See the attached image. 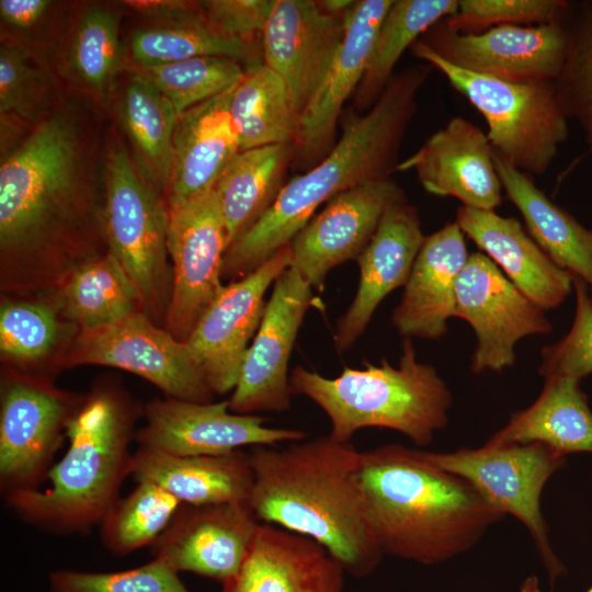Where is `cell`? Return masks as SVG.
Segmentation results:
<instances>
[{"instance_id": "cell-8", "label": "cell", "mask_w": 592, "mask_h": 592, "mask_svg": "<svg viewBox=\"0 0 592 592\" xmlns=\"http://www.w3.org/2000/svg\"><path fill=\"white\" fill-rule=\"evenodd\" d=\"M412 54L436 68L485 117L494 152L527 174H544L569 135L555 80H506L460 69L421 39Z\"/></svg>"}, {"instance_id": "cell-10", "label": "cell", "mask_w": 592, "mask_h": 592, "mask_svg": "<svg viewBox=\"0 0 592 592\" xmlns=\"http://www.w3.org/2000/svg\"><path fill=\"white\" fill-rule=\"evenodd\" d=\"M82 396L47 377L5 371L0 392V489L3 496L37 489L52 468Z\"/></svg>"}, {"instance_id": "cell-9", "label": "cell", "mask_w": 592, "mask_h": 592, "mask_svg": "<svg viewBox=\"0 0 592 592\" xmlns=\"http://www.w3.org/2000/svg\"><path fill=\"white\" fill-rule=\"evenodd\" d=\"M426 454L443 469L468 481L497 511L523 523L551 581L565 572L548 539L540 496L548 479L565 466L566 456L539 442H486L478 448Z\"/></svg>"}, {"instance_id": "cell-19", "label": "cell", "mask_w": 592, "mask_h": 592, "mask_svg": "<svg viewBox=\"0 0 592 592\" xmlns=\"http://www.w3.org/2000/svg\"><path fill=\"white\" fill-rule=\"evenodd\" d=\"M407 200L392 178L366 182L331 198L291 241V267L320 288L335 266L356 260L386 209Z\"/></svg>"}, {"instance_id": "cell-21", "label": "cell", "mask_w": 592, "mask_h": 592, "mask_svg": "<svg viewBox=\"0 0 592 592\" xmlns=\"http://www.w3.org/2000/svg\"><path fill=\"white\" fill-rule=\"evenodd\" d=\"M409 170L428 193L455 197L465 207L494 210L502 203L494 150L487 133L465 117H452L399 162L397 171Z\"/></svg>"}, {"instance_id": "cell-27", "label": "cell", "mask_w": 592, "mask_h": 592, "mask_svg": "<svg viewBox=\"0 0 592 592\" xmlns=\"http://www.w3.org/2000/svg\"><path fill=\"white\" fill-rule=\"evenodd\" d=\"M455 221L534 304L549 310L573 289V275L559 267L514 217L460 206Z\"/></svg>"}, {"instance_id": "cell-32", "label": "cell", "mask_w": 592, "mask_h": 592, "mask_svg": "<svg viewBox=\"0 0 592 592\" xmlns=\"http://www.w3.org/2000/svg\"><path fill=\"white\" fill-rule=\"evenodd\" d=\"M294 144L239 151L215 186L224 217L228 248L270 209L286 184Z\"/></svg>"}, {"instance_id": "cell-36", "label": "cell", "mask_w": 592, "mask_h": 592, "mask_svg": "<svg viewBox=\"0 0 592 592\" xmlns=\"http://www.w3.org/2000/svg\"><path fill=\"white\" fill-rule=\"evenodd\" d=\"M457 8L458 0H394L354 93V110L368 111L395 75L394 68L405 50L435 24L452 16Z\"/></svg>"}, {"instance_id": "cell-22", "label": "cell", "mask_w": 592, "mask_h": 592, "mask_svg": "<svg viewBox=\"0 0 592 592\" xmlns=\"http://www.w3.org/2000/svg\"><path fill=\"white\" fill-rule=\"evenodd\" d=\"M348 16L325 12L318 1H274L261 33L263 64L285 81L300 113L343 39Z\"/></svg>"}, {"instance_id": "cell-15", "label": "cell", "mask_w": 592, "mask_h": 592, "mask_svg": "<svg viewBox=\"0 0 592 592\" xmlns=\"http://www.w3.org/2000/svg\"><path fill=\"white\" fill-rule=\"evenodd\" d=\"M311 285L293 267L274 282L259 329L247 351L229 410L238 414L291 409L288 361L311 299Z\"/></svg>"}, {"instance_id": "cell-25", "label": "cell", "mask_w": 592, "mask_h": 592, "mask_svg": "<svg viewBox=\"0 0 592 592\" xmlns=\"http://www.w3.org/2000/svg\"><path fill=\"white\" fill-rule=\"evenodd\" d=\"M344 572L312 539L261 523L241 569L220 592H342Z\"/></svg>"}, {"instance_id": "cell-34", "label": "cell", "mask_w": 592, "mask_h": 592, "mask_svg": "<svg viewBox=\"0 0 592 592\" xmlns=\"http://www.w3.org/2000/svg\"><path fill=\"white\" fill-rule=\"evenodd\" d=\"M229 112L240 151L295 143L300 112L285 81L264 64L246 68L232 89Z\"/></svg>"}, {"instance_id": "cell-39", "label": "cell", "mask_w": 592, "mask_h": 592, "mask_svg": "<svg viewBox=\"0 0 592 592\" xmlns=\"http://www.w3.org/2000/svg\"><path fill=\"white\" fill-rule=\"evenodd\" d=\"M122 59L118 14L101 4L86 9L77 20L68 50L76 79L102 99L112 90Z\"/></svg>"}, {"instance_id": "cell-2", "label": "cell", "mask_w": 592, "mask_h": 592, "mask_svg": "<svg viewBox=\"0 0 592 592\" xmlns=\"http://www.w3.org/2000/svg\"><path fill=\"white\" fill-rule=\"evenodd\" d=\"M432 67H408L392 76L375 104L342 116V133L315 167L286 182L264 216L226 251L221 276L240 280L291 243L323 203L353 186L391 178L417 112V98Z\"/></svg>"}, {"instance_id": "cell-28", "label": "cell", "mask_w": 592, "mask_h": 592, "mask_svg": "<svg viewBox=\"0 0 592 592\" xmlns=\"http://www.w3.org/2000/svg\"><path fill=\"white\" fill-rule=\"evenodd\" d=\"M130 475L137 482L158 485L187 505L247 503L254 479L249 453L241 449L182 456L138 446Z\"/></svg>"}, {"instance_id": "cell-6", "label": "cell", "mask_w": 592, "mask_h": 592, "mask_svg": "<svg viewBox=\"0 0 592 592\" xmlns=\"http://www.w3.org/2000/svg\"><path fill=\"white\" fill-rule=\"evenodd\" d=\"M364 365L345 366L334 378L301 366L289 375L292 394L306 396L328 415L333 440L350 442L362 429L382 428L425 446L447 425L452 392L434 366L418 361L411 338L403 339L397 367L386 358Z\"/></svg>"}, {"instance_id": "cell-38", "label": "cell", "mask_w": 592, "mask_h": 592, "mask_svg": "<svg viewBox=\"0 0 592 592\" xmlns=\"http://www.w3.org/2000/svg\"><path fill=\"white\" fill-rule=\"evenodd\" d=\"M182 503L149 481H139L109 510L100 525L104 547L127 555L152 544L167 530Z\"/></svg>"}, {"instance_id": "cell-31", "label": "cell", "mask_w": 592, "mask_h": 592, "mask_svg": "<svg viewBox=\"0 0 592 592\" xmlns=\"http://www.w3.org/2000/svg\"><path fill=\"white\" fill-rule=\"evenodd\" d=\"M163 18L161 24L133 33L129 52L137 67L203 56L228 57L246 68L263 64L261 39L249 41L218 32L206 21L198 2H185Z\"/></svg>"}, {"instance_id": "cell-14", "label": "cell", "mask_w": 592, "mask_h": 592, "mask_svg": "<svg viewBox=\"0 0 592 592\" xmlns=\"http://www.w3.org/2000/svg\"><path fill=\"white\" fill-rule=\"evenodd\" d=\"M291 261L287 244L247 276L224 285L186 340L214 395L228 394L236 387L249 342L264 314V295Z\"/></svg>"}, {"instance_id": "cell-5", "label": "cell", "mask_w": 592, "mask_h": 592, "mask_svg": "<svg viewBox=\"0 0 592 592\" xmlns=\"http://www.w3.org/2000/svg\"><path fill=\"white\" fill-rule=\"evenodd\" d=\"M138 411L118 386L98 385L83 395L67 424L68 448L47 474L49 486L3 496L9 508L55 534H84L100 524L130 475Z\"/></svg>"}, {"instance_id": "cell-17", "label": "cell", "mask_w": 592, "mask_h": 592, "mask_svg": "<svg viewBox=\"0 0 592 592\" xmlns=\"http://www.w3.org/2000/svg\"><path fill=\"white\" fill-rule=\"evenodd\" d=\"M449 64L506 80H556L566 56V24L498 25L459 32L444 21L421 38Z\"/></svg>"}, {"instance_id": "cell-29", "label": "cell", "mask_w": 592, "mask_h": 592, "mask_svg": "<svg viewBox=\"0 0 592 592\" xmlns=\"http://www.w3.org/2000/svg\"><path fill=\"white\" fill-rule=\"evenodd\" d=\"M494 162L503 191L523 216L530 236L559 267L583 280L592 297L591 229L496 152Z\"/></svg>"}, {"instance_id": "cell-1", "label": "cell", "mask_w": 592, "mask_h": 592, "mask_svg": "<svg viewBox=\"0 0 592 592\" xmlns=\"http://www.w3.org/2000/svg\"><path fill=\"white\" fill-rule=\"evenodd\" d=\"M75 111L41 118L0 164V277L11 293L53 292L107 251L102 204Z\"/></svg>"}, {"instance_id": "cell-18", "label": "cell", "mask_w": 592, "mask_h": 592, "mask_svg": "<svg viewBox=\"0 0 592 592\" xmlns=\"http://www.w3.org/2000/svg\"><path fill=\"white\" fill-rule=\"evenodd\" d=\"M394 0H360L346 19L343 39L316 91L300 113L292 169L304 173L334 147L348 99L358 88L376 37Z\"/></svg>"}, {"instance_id": "cell-26", "label": "cell", "mask_w": 592, "mask_h": 592, "mask_svg": "<svg viewBox=\"0 0 592 592\" xmlns=\"http://www.w3.org/2000/svg\"><path fill=\"white\" fill-rule=\"evenodd\" d=\"M232 89L179 115L164 192L168 207L213 191L240 151L238 132L229 112Z\"/></svg>"}, {"instance_id": "cell-23", "label": "cell", "mask_w": 592, "mask_h": 592, "mask_svg": "<svg viewBox=\"0 0 592 592\" xmlns=\"http://www.w3.org/2000/svg\"><path fill=\"white\" fill-rule=\"evenodd\" d=\"M425 237L419 212L407 200L386 209L374 236L356 259L358 287L351 305L338 319L333 338L339 353L353 346L382 300L396 288L405 287Z\"/></svg>"}, {"instance_id": "cell-30", "label": "cell", "mask_w": 592, "mask_h": 592, "mask_svg": "<svg viewBox=\"0 0 592 592\" xmlns=\"http://www.w3.org/2000/svg\"><path fill=\"white\" fill-rule=\"evenodd\" d=\"M580 383V379L568 376L545 378L537 399L514 412L506 425L487 442H539L562 456L592 453V411Z\"/></svg>"}, {"instance_id": "cell-3", "label": "cell", "mask_w": 592, "mask_h": 592, "mask_svg": "<svg viewBox=\"0 0 592 592\" xmlns=\"http://www.w3.org/2000/svg\"><path fill=\"white\" fill-rule=\"evenodd\" d=\"M247 504L262 524L321 545L345 572L371 574L384 554L368 526L358 483L361 452L330 435L286 448L253 446Z\"/></svg>"}, {"instance_id": "cell-33", "label": "cell", "mask_w": 592, "mask_h": 592, "mask_svg": "<svg viewBox=\"0 0 592 592\" xmlns=\"http://www.w3.org/2000/svg\"><path fill=\"white\" fill-rule=\"evenodd\" d=\"M50 304L79 331L103 328L143 312L136 285L109 250L68 274L52 292Z\"/></svg>"}, {"instance_id": "cell-48", "label": "cell", "mask_w": 592, "mask_h": 592, "mask_svg": "<svg viewBox=\"0 0 592 592\" xmlns=\"http://www.w3.org/2000/svg\"><path fill=\"white\" fill-rule=\"evenodd\" d=\"M321 9L335 16H348L357 1L352 0H325L318 1Z\"/></svg>"}, {"instance_id": "cell-46", "label": "cell", "mask_w": 592, "mask_h": 592, "mask_svg": "<svg viewBox=\"0 0 592 592\" xmlns=\"http://www.w3.org/2000/svg\"><path fill=\"white\" fill-rule=\"evenodd\" d=\"M275 0H208L198 2L206 21L218 32L249 41L261 33Z\"/></svg>"}, {"instance_id": "cell-37", "label": "cell", "mask_w": 592, "mask_h": 592, "mask_svg": "<svg viewBox=\"0 0 592 592\" xmlns=\"http://www.w3.org/2000/svg\"><path fill=\"white\" fill-rule=\"evenodd\" d=\"M78 332V328L48 301L4 300L1 304L0 351L9 363L38 364L58 348L66 351L69 346L66 341L72 342Z\"/></svg>"}, {"instance_id": "cell-45", "label": "cell", "mask_w": 592, "mask_h": 592, "mask_svg": "<svg viewBox=\"0 0 592 592\" xmlns=\"http://www.w3.org/2000/svg\"><path fill=\"white\" fill-rule=\"evenodd\" d=\"M576 311L569 332L540 351L538 372L545 378L568 376L577 379L592 373V297L585 282L573 276Z\"/></svg>"}, {"instance_id": "cell-50", "label": "cell", "mask_w": 592, "mask_h": 592, "mask_svg": "<svg viewBox=\"0 0 592 592\" xmlns=\"http://www.w3.org/2000/svg\"><path fill=\"white\" fill-rule=\"evenodd\" d=\"M585 592H592V587H591L588 591H585Z\"/></svg>"}, {"instance_id": "cell-16", "label": "cell", "mask_w": 592, "mask_h": 592, "mask_svg": "<svg viewBox=\"0 0 592 592\" xmlns=\"http://www.w3.org/2000/svg\"><path fill=\"white\" fill-rule=\"evenodd\" d=\"M229 411L228 400L155 399L144 409L146 423L135 433V440L140 447L189 456L227 454L243 446H274L306 439V433L296 429L264 425L263 417Z\"/></svg>"}, {"instance_id": "cell-41", "label": "cell", "mask_w": 592, "mask_h": 592, "mask_svg": "<svg viewBox=\"0 0 592 592\" xmlns=\"http://www.w3.org/2000/svg\"><path fill=\"white\" fill-rule=\"evenodd\" d=\"M566 25L567 50L555 82L566 116L579 124L592 150V0L576 2Z\"/></svg>"}, {"instance_id": "cell-49", "label": "cell", "mask_w": 592, "mask_h": 592, "mask_svg": "<svg viewBox=\"0 0 592 592\" xmlns=\"http://www.w3.org/2000/svg\"><path fill=\"white\" fill-rule=\"evenodd\" d=\"M517 592H540L537 578L535 576L527 578Z\"/></svg>"}, {"instance_id": "cell-7", "label": "cell", "mask_w": 592, "mask_h": 592, "mask_svg": "<svg viewBox=\"0 0 592 592\" xmlns=\"http://www.w3.org/2000/svg\"><path fill=\"white\" fill-rule=\"evenodd\" d=\"M102 228L107 250L136 285L143 312L166 320L172 270L168 265L167 201L123 141L109 138L102 168Z\"/></svg>"}, {"instance_id": "cell-13", "label": "cell", "mask_w": 592, "mask_h": 592, "mask_svg": "<svg viewBox=\"0 0 592 592\" xmlns=\"http://www.w3.org/2000/svg\"><path fill=\"white\" fill-rule=\"evenodd\" d=\"M456 317L475 331L477 345L470 368L476 374L513 366L515 344L521 339L553 330L545 310L482 252L469 254L457 278Z\"/></svg>"}, {"instance_id": "cell-42", "label": "cell", "mask_w": 592, "mask_h": 592, "mask_svg": "<svg viewBox=\"0 0 592 592\" xmlns=\"http://www.w3.org/2000/svg\"><path fill=\"white\" fill-rule=\"evenodd\" d=\"M574 4L567 0H458L456 12L443 21L459 32L498 25L566 24Z\"/></svg>"}, {"instance_id": "cell-4", "label": "cell", "mask_w": 592, "mask_h": 592, "mask_svg": "<svg viewBox=\"0 0 592 592\" xmlns=\"http://www.w3.org/2000/svg\"><path fill=\"white\" fill-rule=\"evenodd\" d=\"M358 483L382 553L423 565L467 551L504 516L426 452L397 443L361 452Z\"/></svg>"}, {"instance_id": "cell-44", "label": "cell", "mask_w": 592, "mask_h": 592, "mask_svg": "<svg viewBox=\"0 0 592 592\" xmlns=\"http://www.w3.org/2000/svg\"><path fill=\"white\" fill-rule=\"evenodd\" d=\"M48 96V77L27 50L9 42L0 48L1 117L37 123Z\"/></svg>"}, {"instance_id": "cell-24", "label": "cell", "mask_w": 592, "mask_h": 592, "mask_svg": "<svg viewBox=\"0 0 592 592\" xmlns=\"http://www.w3.org/2000/svg\"><path fill=\"white\" fill-rule=\"evenodd\" d=\"M469 253L454 220L430 236L417 255L391 322L405 338L439 340L456 317V282Z\"/></svg>"}, {"instance_id": "cell-20", "label": "cell", "mask_w": 592, "mask_h": 592, "mask_svg": "<svg viewBox=\"0 0 592 592\" xmlns=\"http://www.w3.org/2000/svg\"><path fill=\"white\" fill-rule=\"evenodd\" d=\"M260 524L247 503L182 504L152 544L153 557L223 584L241 569Z\"/></svg>"}, {"instance_id": "cell-35", "label": "cell", "mask_w": 592, "mask_h": 592, "mask_svg": "<svg viewBox=\"0 0 592 592\" xmlns=\"http://www.w3.org/2000/svg\"><path fill=\"white\" fill-rule=\"evenodd\" d=\"M121 123L136 152L135 160L164 196L173 134L179 114L172 102L138 73L127 82L119 106Z\"/></svg>"}, {"instance_id": "cell-11", "label": "cell", "mask_w": 592, "mask_h": 592, "mask_svg": "<svg viewBox=\"0 0 592 592\" xmlns=\"http://www.w3.org/2000/svg\"><path fill=\"white\" fill-rule=\"evenodd\" d=\"M104 365L138 375L169 398L213 401L214 394L185 342L141 311L113 325L79 331L59 365Z\"/></svg>"}, {"instance_id": "cell-12", "label": "cell", "mask_w": 592, "mask_h": 592, "mask_svg": "<svg viewBox=\"0 0 592 592\" xmlns=\"http://www.w3.org/2000/svg\"><path fill=\"white\" fill-rule=\"evenodd\" d=\"M172 287L163 328L186 342L224 285L227 231L215 190L169 206Z\"/></svg>"}, {"instance_id": "cell-40", "label": "cell", "mask_w": 592, "mask_h": 592, "mask_svg": "<svg viewBox=\"0 0 592 592\" xmlns=\"http://www.w3.org/2000/svg\"><path fill=\"white\" fill-rule=\"evenodd\" d=\"M246 67L231 58L203 56L173 62L137 67L174 105L178 114L235 87Z\"/></svg>"}, {"instance_id": "cell-43", "label": "cell", "mask_w": 592, "mask_h": 592, "mask_svg": "<svg viewBox=\"0 0 592 592\" xmlns=\"http://www.w3.org/2000/svg\"><path fill=\"white\" fill-rule=\"evenodd\" d=\"M52 592H190L168 562L153 557L146 565L115 572L55 570Z\"/></svg>"}, {"instance_id": "cell-51", "label": "cell", "mask_w": 592, "mask_h": 592, "mask_svg": "<svg viewBox=\"0 0 592 592\" xmlns=\"http://www.w3.org/2000/svg\"><path fill=\"white\" fill-rule=\"evenodd\" d=\"M591 232H592V229H591Z\"/></svg>"}, {"instance_id": "cell-47", "label": "cell", "mask_w": 592, "mask_h": 592, "mask_svg": "<svg viewBox=\"0 0 592 592\" xmlns=\"http://www.w3.org/2000/svg\"><path fill=\"white\" fill-rule=\"evenodd\" d=\"M47 0H1L2 22L15 30H30L39 24L53 7Z\"/></svg>"}]
</instances>
